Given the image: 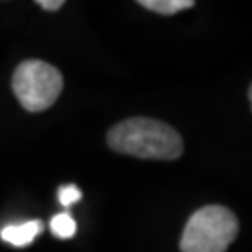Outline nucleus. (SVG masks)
<instances>
[{"mask_svg":"<svg viewBox=\"0 0 252 252\" xmlns=\"http://www.w3.org/2000/svg\"><path fill=\"white\" fill-rule=\"evenodd\" d=\"M108 146L118 153L138 159L174 161L183 153L180 133L152 118H129L114 126L107 135Z\"/></svg>","mask_w":252,"mask_h":252,"instance_id":"obj_1","label":"nucleus"},{"mask_svg":"<svg viewBox=\"0 0 252 252\" xmlns=\"http://www.w3.org/2000/svg\"><path fill=\"white\" fill-rule=\"evenodd\" d=\"M41 230H43L41 220H28L23 224L6 226L0 232V237H2V241L13 245V247H25V245L32 243L37 235L41 234Z\"/></svg>","mask_w":252,"mask_h":252,"instance_id":"obj_4","label":"nucleus"},{"mask_svg":"<svg viewBox=\"0 0 252 252\" xmlns=\"http://www.w3.org/2000/svg\"><path fill=\"white\" fill-rule=\"evenodd\" d=\"M37 6L47 9V11H56V9H60L63 6V0H39Z\"/></svg>","mask_w":252,"mask_h":252,"instance_id":"obj_8","label":"nucleus"},{"mask_svg":"<svg viewBox=\"0 0 252 252\" xmlns=\"http://www.w3.org/2000/svg\"><path fill=\"white\" fill-rule=\"evenodd\" d=\"M11 88L21 107L28 112H41L53 107L63 88L62 73L43 60H27L19 63Z\"/></svg>","mask_w":252,"mask_h":252,"instance_id":"obj_3","label":"nucleus"},{"mask_svg":"<svg viewBox=\"0 0 252 252\" xmlns=\"http://www.w3.org/2000/svg\"><path fill=\"white\" fill-rule=\"evenodd\" d=\"M138 4L142 8L161 13V15H174L178 11H185L194 6L192 0H140Z\"/></svg>","mask_w":252,"mask_h":252,"instance_id":"obj_5","label":"nucleus"},{"mask_svg":"<svg viewBox=\"0 0 252 252\" xmlns=\"http://www.w3.org/2000/svg\"><path fill=\"white\" fill-rule=\"evenodd\" d=\"M51 230L56 237L60 239H69L77 232V222L69 213H58L51 220Z\"/></svg>","mask_w":252,"mask_h":252,"instance_id":"obj_6","label":"nucleus"},{"mask_svg":"<svg viewBox=\"0 0 252 252\" xmlns=\"http://www.w3.org/2000/svg\"><path fill=\"white\" fill-rule=\"evenodd\" d=\"M239 234L237 217L224 206H206L192 213L181 235V252H226Z\"/></svg>","mask_w":252,"mask_h":252,"instance_id":"obj_2","label":"nucleus"},{"mask_svg":"<svg viewBox=\"0 0 252 252\" xmlns=\"http://www.w3.org/2000/svg\"><path fill=\"white\" fill-rule=\"evenodd\" d=\"M81 198H82V192L77 185H63V187H60V190H58V200H60V204L65 207L77 204Z\"/></svg>","mask_w":252,"mask_h":252,"instance_id":"obj_7","label":"nucleus"},{"mask_svg":"<svg viewBox=\"0 0 252 252\" xmlns=\"http://www.w3.org/2000/svg\"><path fill=\"white\" fill-rule=\"evenodd\" d=\"M249 99H251V107H252V84H251V88H249Z\"/></svg>","mask_w":252,"mask_h":252,"instance_id":"obj_9","label":"nucleus"}]
</instances>
